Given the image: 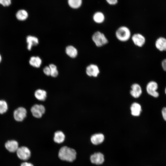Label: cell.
Segmentation results:
<instances>
[{"label":"cell","instance_id":"1","mask_svg":"<svg viewBox=\"0 0 166 166\" xmlns=\"http://www.w3.org/2000/svg\"><path fill=\"white\" fill-rule=\"evenodd\" d=\"M76 152L74 149L65 146L60 149L58 156L61 160L72 162L76 159Z\"/></svg>","mask_w":166,"mask_h":166},{"label":"cell","instance_id":"2","mask_svg":"<svg viewBox=\"0 0 166 166\" xmlns=\"http://www.w3.org/2000/svg\"><path fill=\"white\" fill-rule=\"evenodd\" d=\"M115 35L119 41L125 42L131 38L132 34L129 28L126 26H120L116 30Z\"/></svg>","mask_w":166,"mask_h":166},{"label":"cell","instance_id":"3","mask_svg":"<svg viewBox=\"0 0 166 166\" xmlns=\"http://www.w3.org/2000/svg\"><path fill=\"white\" fill-rule=\"evenodd\" d=\"M92 39L96 46L98 47L103 46L109 43V40L105 35L99 31H97L93 33Z\"/></svg>","mask_w":166,"mask_h":166},{"label":"cell","instance_id":"4","mask_svg":"<svg viewBox=\"0 0 166 166\" xmlns=\"http://www.w3.org/2000/svg\"><path fill=\"white\" fill-rule=\"evenodd\" d=\"M158 88V85L157 83L153 81L149 82L146 87V91L148 93L155 98L158 97L159 95V93L157 91Z\"/></svg>","mask_w":166,"mask_h":166},{"label":"cell","instance_id":"5","mask_svg":"<svg viewBox=\"0 0 166 166\" xmlns=\"http://www.w3.org/2000/svg\"><path fill=\"white\" fill-rule=\"evenodd\" d=\"M30 111L34 117L39 118L45 113V107L42 105L35 104L32 106Z\"/></svg>","mask_w":166,"mask_h":166},{"label":"cell","instance_id":"6","mask_svg":"<svg viewBox=\"0 0 166 166\" xmlns=\"http://www.w3.org/2000/svg\"><path fill=\"white\" fill-rule=\"evenodd\" d=\"M131 39L134 44L139 47L143 46L145 43V38L140 33L133 34L132 35Z\"/></svg>","mask_w":166,"mask_h":166},{"label":"cell","instance_id":"7","mask_svg":"<svg viewBox=\"0 0 166 166\" xmlns=\"http://www.w3.org/2000/svg\"><path fill=\"white\" fill-rule=\"evenodd\" d=\"M18 157L23 160H28L30 157L31 152L30 150L27 147L22 146L19 147L16 151Z\"/></svg>","mask_w":166,"mask_h":166},{"label":"cell","instance_id":"8","mask_svg":"<svg viewBox=\"0 0 166 166\" xmlns=\"http://www.w3.org/2000/svg\"><path fill=\"white\" fill-rule=\"evenodd\" d=\"M86 73L89 76L96 77L100 73V70L97 65L92 64L86 67Z\"/></svg>","mask_w":166,"mask_h":166},{"label":"cell","instance_id":"9","mask_svg":"<svg viewBox=\"0 0 166 166\" xmlns=\"http://www.w3.org/2000/svg\"><path fill=\"white\" fill-rule=\"evenodd\" d=\"M27 114L26 109L24 107H19L16 109L14 112V117L18 121H22L26 117Z\"/></svg>","mask_w":166,"mask_h":166},{"label":"cell","instance_id":"10","mask_svg":"<svg viewBox=\"0 0 166 166\" xmlns=\"http://www.w3.org/2000/svg\"><path fill=\"white\" fill-rule=\"evenodd\" d=\"M90 159L92 164L97 165L102 164L105 161L104 156L101 152L94 153L90 156Z\"/></svg>","mask_w":166,"mask_h":166},{"label":"cell","instance_id":"11","mask_svg":"<svg viewBox=\"0 0 166 166\" xmlns=\"http://www.w3.org/2000/svg\"><path fill=\"white\" fill-rule=\"evenodd\" d=\"M131 90L130 93L135 98L139 97L142 93L141 88L140 85L137 83H134L131 86Z\"/></svg>","mask_w":166,"mask_h":166},{"label":"cell","instance_id":"12","mask_svg":"<svg viewBox=\"0 0 166 166\" xmlns=\"http://www.w3.org/2000/svg\"><path fill=\"white\" fill-rule=\"evenodd\" d=\"M104 139V136L101 133L94 134L91 136L90 138L91 143L95 145H98L101 144Z\"/></svg>","mask_w":166,"mask_h":166},{"label":"cell","instance_id":"13","mask_svg":"<svg viewBox=\"0 0 166 166\" xmlns=\"http://www.w3.org/2000/svg\"><path fill=\"white\" fill-rule=\"evenodd\" d=\"M5 147L9 151L12 152H16L19 148L18 142L14 140L7 141L5 143Z\"/></svg>","mask_w":166,"mask_h":166},{"label":"cell","instance_id":"14","mask_svg":"<svg viewBox=\"0 0 166 166\" xmlns=\"http://www.w3.org/2000/svg\"><path fill=\"white\" fill-rule=\"evenodd\" d=\"M131 114L133 116L138 117L140 115L142 109L140 105L136 102L133 103L130 106Z\"/></svg>","mask_w":166,"mask_h":166},{"label":"cell","instance_id":"15","mask_svg":"<svg viewBox=\"0 0 166 166\" xmlns=\"http://www.w3.org/2000/svg\"><path fill=\"white\" fill-rule=\"evenodd\" d=\"M26 41L27 43V48L29 50H31L33 46L37 45L39 43L37 37L31 35L27 37Z\"/></svg>","mask_w":166,"mask_h":166},{"label":"cell","instance_id":"16","mask_svg":"<svg viewBox=\"0 0 166 166\" xmlns=\"http://www.w3.org/2000/svg\"><path fill=\"white\" fill-rule=\"evenodd\" d=\"M155 45L160 51L166 50V39L163 37L159 38L156 42Z\"/></svg>","mask_w":166,"mask_h":166},{"label":"cell","instance_id":"17","mask_svg":"<svg viewBox=\"0 0 166 166\" xmlns=\"http://www.w3.org/2000/svg\"><path fill=\"white\" fill-rule=\"evenodd\" d=\"M34 96L38 100L44 101L47 97V92L44 90L38 89L35 91Z\"/></svg>","mask_w":166,"mask_h":166},{"label":"cell","instance_id":"18","mask_svg":"<svg viewBox=\"0 0 166 166\" xmlns=\"http://www.w3.org/2000/svg\"><path fill=\"white\" fill-rule=\"evenodd\" d=\"M65 138V135L62 132L58 131L54 133L53 140L55 142L58 144L62 143L64 141Z\"/></svg>","mask_w":166,"mask_h":166},{"label":"cell","instance_id":"19","mask_svg":"<svg viewBox=\"0 0 166 166\" xmlns=\"http://www.w3.org/2000/svg\"><path fill=\"white\" fill-rule=\"evenodd\" d=\"M105 16L104 14L101 12L98 11L94 14L93 16L94 21L97 24L103 23L105 20Z\"/></svg>","mask_w":166,"mask_h":166},{"label":"cell","instance_id":"20","mask_svg":"<svg viewBox=\"0 0 166 166\" xmlns=\"http://www.w3.org/2000/svg\"><path fill=\"white\" fill-rule=\"evenodd\" d=\"M65 52L68 56L73 58L76 57L78 53L77 49L72 45H69L66 47Z\"/></svg>","mask_w":166,"mask_h":166},{"label":"cell","instance_id":"21","mask_svg":"<svg viewBox=\"0 0 166 166\" xmlns=\"http://www.w3.org/2000/svg\"><path fill=\"white\" fill-rule=\"evenodd\" d=\"M42 63V60L38 56H32L30 57L29 60L30 65L36 68L39 67Z\"/></svg>","mask_w":166,"mask_h":166},{"label":"cell","instance_id":"22","mask_svg":"<svg viewBox=\"0 0 166 166\" xmlns=\"http://www.w3.org/2000/svg\"><path fill=\"white\" fill-rule=\"evenodd\" d=\"M17 19L20 21H24L28 17V14L27 12L24 10H18L16 14Z\"/></svg>","mask_w":166,"mask_h":166},{"label":"cell","instance_id":"23","mask_svg":"<svg viewBox=\"0 0 166 166\" xmlns=\"http://www.w3.org/2000/svg\"><path fill=\"white\" fill-rule=\"evenodd\" d=\"M82 2V0H68L69 5L73 9L79 8L81 6Z\"/></svg>","mask_w":166,"mask_h":166},{"label":"cell","instance_id":"24","mask_svg":"<svg viewBox=\"0 0 166 166\" xmlns=\"http://www.w3.org/2000/svg\"><path fill=\"white\" fill-rule=\"evenodd\" d=\"M49 67L50 69V75L53 77H56L58 75V71L57 69V66L53 64H50Z\"/></svg>","mask_w":166,"mask_h":166},{"label":"cell","instance_id":"25","mask_svg":"<svg viewBox=\"0 0 166 166\" xmlns=\"http://www.w3.org/2000/svg\"><path fill=\"white\" fill-rule=\"evenodd\" d=\"M8 109V105L6 101L0 100V114H2L6 112Z\"/></svg>","mask_w":166,"mask_h":166},{"label":"cell","instance_id":"26","mask_svg":"<svg viewBox=\"0 0 166 166\" xmlns=\"http://www.w3.org/2000/svg\"><path fill=\"white\" fill-rule=\"evenodd\" d=\"M0 4L4 6H8L11 4V0H0Z\"/></svg>","mask_w":166,"mask_h":166},{"label":"cell","instance_id":"27","mask_svg":"<svg viewBox=\"0 0 166 166\" xmlns=\"http://www.w3.org/2000/svg\"><path fill=\"white\" fill-rule=\"evenodd\" d=\"M43 71L44 73L47 76L50 75L51 71L49 66H46L43 69Z\"/></svg>","mask_w":166,"mask_h":166},{"label":"cell","instance_id":"28","mask_svg":"<svg viewBox=\"0 0 166 166\" xmlns=\"http://www.w3.org/2000/svg\"><path fill=\"white\" fill-rule=\"evenodd\" d=\"M161 113L164 120L166 121V107H164L162 109Z\"/></svg>","mask_w":166,"mask_h":166},{"label":"cell","instance_id":"29","mask_svg":"<svg viewBox=\"0 0 166 166\" xmlns=\"http://www.w3.org/2000/svg\"><path fill=\"white\" fill-rule=\"evenodd\" d=\"M107 3L111 5H114L118 2L117 0H106Z\"/></svg>","mask_w":166,"mask_h":166},{"label":"cell","instance_id":"30","mask_svg":"<svg viewBox=\"0 0 166 166\" xmlns=\"http://www.w3.org/2000/svg\"><path fill=\"white\" fill-rule=\"evenodd\" d=\"M161 64L163 69L164 71H166V59L163 60Z\"/></svg>","mask_w":166,"mask_h":166},{"label":"cell","instance_id":"31","mask_svg":"<svg viewBox=\"0 0 166 166\" xmlns=\"http://www.w3.org/2000/svg\"><path fill=\"white\" fill-rule=\"evenodd\" d=\"M20 166H34L32 164L27 162H24L22 163Z\"/></svg>","mask_w":166,"mask_h":166},{"label":"cell","instance_id":"32","mask_svg":"<svg viewBox=\"0 0 166 166\" xmlns=\"http://www.w3.org/2000/svg\"><path fill=\"white\" fill-rule=\"evenodd\" d=\"M1 61H2V57L1 56V55L0 54V63L1 62Z\"/></svg>","mask_w":166,"mask_h":166},{"label":"cell","instance_id":"33","mask_svg":"<svg viewBox=\"0 0 166 166\" xmlns=\"http://www.w3.org/2000/svg\"><path fill=\"white\" fill-rule=\"evenodd\" d=\"M165 94H166V87L165 88Z\"/></svg>","mask_w":166,"mask_h":166}]
</instances>
